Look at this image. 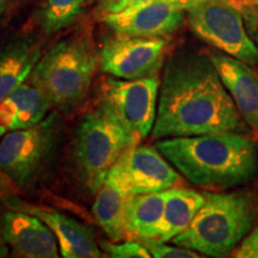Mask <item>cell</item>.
<instances>
[{
    "instance_id": "17",
    "label": "cell",
    "mask_w": 258,
    "mask_h": 258,
    "mask_svg": "<svg viewBox=\"0 0 258 258\" xmlns=\"http://www.w3.org/2000/svg\"><path fill=\"white\" fill-rule=\"evenodd\" d=\"M40 57V47L28 38H18L0 48V102L29 78Z\"/></svg>"
},
{
    "instance_id": "14",
    "label": "cell",
    "mask_w": 258,
    "mask_h": 258,
    "mask_svg": "<svg viewBox=\"0 0 258 258\" xmlns=\"http://www.w3.org/2000/svg\"><path fill=\"white\" fill-rule=\"evenodd\" d=\"M127 151L108 172L92 206L95 220L111 241H120L127 233L123 224L124 203L131 195L125 171Z\"/></svg>"
},
{
    "instance_id": "10",
    "label": "cell",
    "mask_w": 258,
    "mask_h": 258,
    "mask_svg": "<svg viewBox=\"0 0 258 258\" xmlns=\"http://www.w3.org/2000/svg\"><path fill=\"white\" fill-rule=\"evenodd\" d=\"M186 8L169 0H152L129 8L120 14L105 16L102 21L124 37H167L185 21Z\"/></svg>"
},
{
    "instance_id": "29",
    "label": "cell",
    "mask_w": 258,
    "mask_h": 258,
    "mask_svg": "<svg viewBox=\"0 0 258 258\" xmlns=\"http://www.w3.org/2000/svg\"><path fill=\"white\" fill-rule=\"evenodd\" d=\"M5 132H6V129H4V128H3V127H0V140H2L3 135L5 134Z\"/></svg>"
},
{
    "instance_id": "28",
    "label": "cell",
    "mask_w": 258,
    "mask_h": 258,
    "mask_svg": "<svg viewBox=\"0 0 258 258\" xmlns=\"http://www.w3.org/2000/svg\"><path fill=\"white\" fill-rule=\"evenodd\" d=\"M6 5H8V0H0V16L4 14Z\"/></svg>"
},
{
    "instance_id": "2",
    "label": "cell",
    "mask_w": 258,
    "mask_h": 258,
    "mask_svg": "<svg viewBox=\"0 0 258 258\" xmlns=\"http://www.w3.org/2000/svg\"><path fill=\"white\" fill-rule=\"evenodd\" d=\"M158 151L192 184L226 190L252 182L258 151L246 133L220 132L158 141Z\"/></svg>"
},
{
    "instance_id": "16",
    "label": "cell",
    "mask_w": 258,
    "mask_h": 258,
    "mask_svg": "<svg viewBox=\"0 0 258 258\" xmlns=\"http://www.w3.org/2000/svg\"><path fill=\"white\" fill-rule=\"evenodd\" d=\"M53 108L48 97L28 79L0 102V127L17 131L40 123Z\"/></svg>"
},
{
    "instance_id": "26",
    "label": "cell",
    "mask_w": 258,
    "mask_h": 258,
    "mask_svg": "<svg viewBox=\"0 0 258 258\" xmlns=\"http://www.w3.org/2000/svg\"><path fill=\"white\" fill-rule=\"evenodd\" d=\"M11 186H15L14 183L8 178L5 173L0 171V196L8 195L10 190H11Z\"/></svg>"
},
{
    "instance_id": "27",
    "label": "cell",
    "mask_w": 258,
    "mask_h": 258,
    "mask_svg": "<svg viewBox=\"0 0 258 258\" xmlns=\"http://www.w3.org/2000/svg\"><path fill=\"white\" fill-rule=\"evenodd\" d=\"M8 244H6L4 234H3V214H0V257L8 256Z\"/></svg>"
},
{
    "instance_id": "8",
    "label": "cell",
    "mask_w": 258,
    "mask_h": 258,
    "mask_svg": "<svg viewBox=\"0 0 258 258\" xmlns=\"http://www.w3.org/2000/svg\"><path fill=\"white\" fill-rule=\"evenodd\" d=\"M159 88L158 74L135 80L106 78L103 84L101 101L114 112L134 144L152 132Z\"/></svg>"
},
{
    "instance_id": "18",
    "label": "cell",
    "mask_w": 258,
    "mask_h": 258,
    "mask_svg": "<svg viewBox=\"0 0 258 258\" xmlns=\"http://www.w3.org/2000/svg\"><path fill=\"white\" fill-rule=\"evenodd\" d=\"M165 191L129 195L123 209L125 232L139 240L157 238L165 208Z\"/></svg>"
},
{
    "instance_id": "15",
    "label": "cell",
    "mask_w": 258,
    "mask_h": 258,
    "mask_svg": "<svg viewBox=\"0 0 258 258\" xmlns=\"http://www.w3.org/2000/svg\"><path fill=\"white\" fill-rule=\"evenodd\" d=\"M209 56L240 115L258 133V73L252 66L222 51H213Z\"/></svg>"
},
{
    "instance_id": "7",
    "label": "cell",
    "mask_w": 258,
    "mask_h": 258,
    "mask_svg": "<svg viewBox=\"0 0 258 258\" xmlns=\"http://www.w3.org/2000/svg\"><path fill=\"white\" fill-rule=\"evenodd\" d=\"M190 28L222 53L250 66L258 63V48L233 0H202L186 10Z\"/></svg>"
},
{
    "instance_id": "12",
    "label": "cell",
    "mask_w": 258,
    "mask_h": 258,
    "mask_svg": "<svg viewBox=\"0 0 258 258\" xmlns=\"http://www.w3.org/2000/svg\"><path fill=\"white\" fill-rule=\"evenodd\" d=\"M15 209L27 212L41 219L55 234L60 253L66 258H98L103 253L96 243L91 228L54 209L28 205L19 200H11Z\"/></svg>"
},
{
    "instance_id": "21",
    "label": "cell",
    "mask_w": 258,
    "mask_h": 258,
    "mask_svg": "<svg viewBox=\"0 0 258 258\" xmlns=\"http://www.w3.org/2000/svg\"><path fill=\"white\" fill-rule=\"evenodd\" d=\"M88 4L95 6L96 14L101 18H104L105 16L120 14L129 8L144 4V3L152 2V0H86ZM169 2H175L178 4L185 6L186 10L196 5L202 0H169Z\"/></svg>"
},
{
    "instance_id": "13",
    "label": "cell",
    "mask_w": 258,
    "mask_h": 258,
    "mask_svg": "<svg viewBox=\"0 0 258 258\" xmlns=\"http://www.w3.org/2000/svg\"><path fill=\"white\" fill-rule=\"evenodd\" d=\"M125 171L131 195L166 191L179 182V173L158 148L133 145L127 151Z\"/></svg>"
},
{
    "instance_id": "23",
    "label": "cell",
    "mask_w": 258,
    "mask_h": 258,
    "mask_svg": "<svg viewBox=\"0 0 258 258\" xmlns=\"http://www.w3.org/2000/svg\"><path fill=\"white\" fill-rule=\"evenodd\" d=\"M141 243L148 252L151 253V257L156 258H198L196 251L191 249H186L182 246H171L166 245L165 241L158 240L157 238H146V239H140Z\"/></svg>"
},
{
    "instance_id": "19",
    "label": "cell",
    "mask_w": 258,
    "mask_h": 258,
    "mask_svg": "<svg viewBox=\"0 0 258 258\" xmlns=\"http://www.w3.org/2000/svg\"><path fill=\"white\" fill-rule=\"evenodd\" d=\"M165 208L157 239L171 241L183 232L205 202V194L190 189L171 188L165 191Z\"/></svg>"
},
{
    "instance_id": "4",
    "label": "cell",
    "mask_w": 258,
    "mask_h": 258,
    "mask_svg": "<svg viewBox=\"0 0 258 258\" xmlns=\"http://www.w3.org/2000/svg\"><path fill=\"white\" fill-rule=\"evenodd\" d=\"M98 62L91 37L74 35L40 57L28 79L46 93L53 108L70 110L86 99Z\"/></svg>"
},
{
    "instance_id": "9",
    "label": "cell",
    "mask_w": 258,
    "mask_h": 258,
    "mask_svg": "<svg viewBox=\"0 0 258 258\" xmlns=\"http://www.w3.org/2000/svg\"><path fill=\"white\" fill-rule=\"evenodd\" d=\"M165 37L116 36L99 51V69L115 78L135 80L156 76L165 59Z\"/></svg>"
},
{
    "instance_id": "11",
    "label": "cell",
    "mask_w": 258,
    "mask_h": 258,
    "mask_svg": "<svg viewBox=\"0 0 258 258\" xmlns=\"http://www.w3.org/2000/svg\"><path fill=\"white\" fill-rule=\"evenodd\" d=\"M3 234L12 256L22 258H57L59 244L49 226L35 215L22 211L3 214Z\"/></svg>"
},
{
    "instance_id": "25",
    "label": "cell",
    "mask_w": 258,
    "mask_h": 258,
    "mask_svg": "<svg viewBox=\"0 0 258 258\" xmlns=\"http://www.w3.org/2000/svg\"><path fill=\"white\" fill-rule=\"evenodd\" d=\"M235 258H258V225L254 226L243 240L231 253Z\"/></svg>"
},
{
    "instance_id": "6",
    "label": "cell",
    "mask_w": 258,
    "mask_h": 258,
    "mask_svg": "<svg viewBox=\"0 0 258 258\" xmlns=\"http://www.w3.org/2000/svg\"><path fill=\"white\" fill-rule=\"evenodd\" d=\"M61 117L54 111L40 123L17 129L0 140V171L15 186L29 189L42 178L59 141Z\"/></svg>"
},
{
    "instance_id": "5",
    "label": "cell",
    "mask_w": 258,
    "mask_h": 258,
    "mask_svg": "<svg viewBox=\"0 0 258 258\" xmlns=\"http://www.w3.org/2000/svg\"><path fill=\"white\" fill-rule=\"evenodd\" d=\"M134 144L102 101L82 116L72 140V159L84 189L96 194L115 163Z\"/></svg>"
},
{
    "instance_id": "1",
    "label": "cell",
    "mask_w": 258,
    "mask_h": 258,
    "mask_svg": "<svg viewBox=\"0 0 258 258\" xmlns=\"http://www.w3.org/2000/svg\"><path fill=\"white\" fill-rule=\"evenodd\" d=\"M211 56L179 54L167 61L160 82L154 139L238 132L250 133Z\"/></svg>"
},
{
    "instance_id": "3",
    "label": "cell",
    "mask_w": 258,
    "mask_h": 258,
    "mask_svg": "<svg viewBox=\"0 0 258 258\" xmlns=\"http://www.w3.org/2000/svg\"><path fill=\"white\" fill-rule=\"evenodd\" d=\"M205 198L190 225L171 241L209 257L231 256L257 225L258 195L237 190L205 192Z\"/></svg>"
},
{
    "instance_id": "22",
    "label": "cell",
    "mask_w": 258,
    "mask_h": 258,
    "mask_svg": "<svg viewBox=\"0 0 258 258\" xmlns=\"http://www.w3.org/2000/svg\"><path fill=\"white\" fill-rule=\"evenodd\" d=\"M101 246L106 256L114 258H150L151 253L144 246L141 241H106L101 240Z\"/></svg>"
},
{
    "instance_id": "20",
    "label": "cell",
    "mask_w": 258,
    "mask_h": 258,
    "mask_svg": "<svg viewBox=\"0 0 258 258\" xmlns=\"http://www.w3.org/2000/svg\"><path fill=\"white\" fill-rule=\"evenodd\" d=\"M86 0H43L38 22L42 30L53 34L72 25L83 11Z\"/></svg>"
},
{
    "instance_id": "24",
    "label": "cell",
    "mask_w": 258,
    "mask_h": 258,
    "mask_svg": "<svg viewBox=\"0 0 258 258\" xmlns=\"http://www.w3.org/2000/svg\"><path fill=\"white\" fill-rule=\"evenodd\" d=\"M243 15L247 34L258 48V0H233Z\"/></svg>"
}]
</instances>
